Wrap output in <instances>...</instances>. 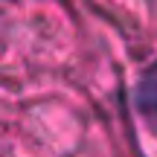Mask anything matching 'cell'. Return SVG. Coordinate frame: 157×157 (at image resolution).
Returning a JSON list of instances; mask_svg holds the SVG:
<instances>
[{"mask_svg":"<svg viewBox=\"0 0 157 157\" xmlns=\"http://www.w3.org/2000/svg\"><path fill=\"white\" fill-rule=\"evenodd\" d=\"M137 108L151 125H157V61L146 70V76L137 84Z\"/></svg>","mask_w":157,"mask_h":157,"instance_id":"6da1fadb","label":"cell"}]
</instances>
